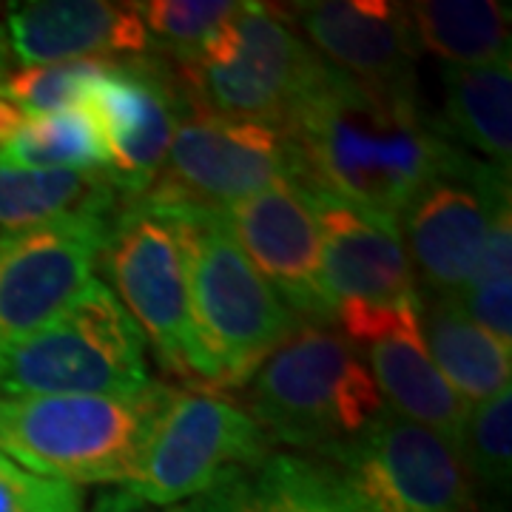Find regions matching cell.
<instances>
[{
  "mask_svg": "<svg viewBox=\"0 0 512 512\" xmlns=\"http://www.w3.org/2000/svg\"><path fill=\"white\" fill-rule=\"evenodd\" d=\"M282 128L296 151V183L396 231L424 185L473 157L447 140L416 89L373 86L328 60H319Z\"/></svg>",
  "mask_w": 512,
  "mask_h": 512,
  "instance_id": "cell-1",
  "label": "cell"
},
{
  "mask_svg": "<svg viewBox=\"0 0 512 512\" xmlns=\"http://www.w3.org/2000/svg\"><path fill=\"white\" fill-rule=\"evenodd\" d=\"M171 387L134 396H35L0 402V453L35 476L74 487L120 484L140 473Z\"/></svg>",
  "mask_w": 512,
  "mask_h": 512,
  "instance_id": "cell-2",
  "label": "cell"
},
{
  "mask_svg": "<svg viewBox=\"0 0 512 512\" xmlns=\"http://www.w3.org/2000/svg\"><path fill=\"white\" fill-rule=\"evenodd\" d=\"M177 208L185 228L194 328L211 365L214 390L242 387L302 322L242 254L214 208Z\"/></svg>",
  "mask_w": 512,
  "mask_h": 512,
  "instance_id": "cell-3",
  "label": "cell"
},
{
  "mask_svg": "<svg viewBox=\"0 0 512 512\" xmlns=\"http://www.w3.org/2000/svg\"><path fill=\"white\" fill-rule=\"evenodd\" d=\"M151 384L146 336L100 279L49 325L0 345V402L134 396Z\"/></svg>",
  "mask_w": 512,
  "mask_h": 512,
  "instance_id": "cell-4",
  "label": "cell"
},
{
  "mask_svg": "<svg viewBox=\"0 0 512 512\" xmlns=\"http://www.w3.org/2000/svg\"><path fill=\"white\" fill-rule=\"evenodd\" d=\"M359 348L342 333L302 325L251 379L248 416L268 441L322 453L382 413Z\"/></svg>",
  "mask_w": 512,
  "mask_h": 512,
  "instance_id": "cell-5",
  "label": "cell"
},
{
  "mask_svg": "<svg viewBox=\"0 0 512 512\" xmlns=\"http://www.w3.org/2000/svg\"><path fill=\"white\" fill-rule=\"evenodd\" d=\"M322 57L268 3H239L197 52L174 57L191 111L282 126Z\"/></svg>",
  "mask_w": 512,
  "mask_h": 512,
  "instance_id": "cell-6",
  "label": "cell"
},
{
  "mask_svg": "<svg viewBox=\"0 0 512 512\" xmlns=\"http://www.w3.org/2000/svg\"><path fill=\"white\" fill-rule=\"evenodd\" d=\"M100 265L120 293V305L151 339L160 365L180 379L214 390L211 365L191 313L180 208L148 197L126 202L111 225Z\"/></svg>",
  "mask_w": 512,
  "mask_h": 512,
  "instance_id": "cell-7",
  "label": "cell"
},
{
  "mask_svg": "<svg viewBox=\"0 0 512 512\" xmlns=\"http://www.w3.org/2000/svg\"><path fill=\"white\" fill-rule=\"evenodd\" d=\"M319 456L345 478L365 512L476 510L458 447L390 407Z\"/></svg>",
  "mask_w": 512,
  "mask_h": 512,
  "instance_id": "cell-8",
  "label": "cell"
},
{
  "mask_svg": "<svg viewBox=\"0 0 512 512\" xmlns=\"http://www.w3.org/2000/svg\"><path fill=\"white\" fill-rule=\"evenodd\" d=\"M271 441L234 402L171 390L154 421L140 473L123 490L148 504H180L237 473H254Z\"/></svg>",
  "mask_w": 512,
  "mask_h": 512,
  "instance_id": "cell-9",
  "label": "cell"
},
{
  "mask_svg": "<svg viewBox=\"0 0 512 512\" xmlns=\"http://www.w3.org/2000/svg\"><path fill=\"white\" fill-rule=\"evenodd\" d=\"M285 180H296V151L285 128L191 111L171 140L157 183L143 197L222 208Z\"/></svg>",
  "mask_w": 512,
  "mask_h": 512,
  "instance_id": "cell-10",
  "label": "cell"
},
{
  "mask_svg": "<svg viewBox=\"0 0 512 512\" xmlns=\"http://www.w3.org/2000/svg\"><path fill=\"white\" fill-rule=\"evenodd\" d=\"M106 148V177L126 202L157 183L177 128L191 114L174 66L163 57L114 60L83 94Z\"/></svg>",
  "mask_w": 512,
  "mask_h": 512,
  "instance_id": "cell-11",
  "label": "cell"
},
{
  "mask_svg": "<svg viewBox=\"0 0 512 512\" xmlns=\"http://www.w3.org/2000/svg\"><path fill=\"white\" fill-rule=\"evenodd\" d=\"M507 202L510 174L478 157L424 185L399 217L404 251L419 274L416 288L458 299L476 271L498 208Z\"/></svg>",
  "mask_w": 512,
  "mask_h": 512,
  "instance_id": "cell-12",
  "label": "cell"
},
{
  "mask_svg": "<svg viewBox=\"0 0 512 512\" xmlns=\"http://www.w3.org/2000/svg\"><path fill=\"white\" fill-rule=\"evenodd\" d=\"M259 276L299 322L336 325V305L322 279V234L311 191L296 180L214 208Z\"/></svg>",
  "mask_w": 512,
  "mask_h": 512,
  "instance_id": "cell-13",
  "label": "cell"
},
{
  "mask_svg": "<svg viewBox=\"0 0 512 512\" xmlns=\"http://www.w3.org/2000/svg\"><path fill=\"white\" fill-rule=\"evenodd\" d=\"M114 222H66L0 245V345L49 325L92 282Z\"/></svg>",
  "mask_w": 512,
  "mask_h": 512,
  "instance_id": "cell-14",
  "label": "cell"
},
{
  "mask_svg": "<svg viewBox=\"0 0 512 512\" xmlns=\"http://www.w3.org/2000/svg\"><path fill=\"white\" fill-rule=\"evenodd\" d=\"M311 197L322 234V279L336 316L416 305L419 288L402 234L330 194L311 191Z\"/></svg>",
  "mask_w": 512,
  "mask_h": 512,
  "instance_id": "cell-15",
  "label": "cell"
},
{
  "mask_svg": "<svg viewBox=\"0 0 512 512\" xmlns=\"http://www.w3.org/2000/svg\"><path fill=\"white\" fill-rule=\"evenodd\" d=\"M322 60L333 69L384 89H416L419 43L404 3L322 0L293 6Z\"/></svg>",
  "mask_w": 512,
  "mask_h": 512,
  "instance_id": "cell-16",
  "label": "cell"
},
{
  "mask_svg": "<svg viewBox=\"0 0 512 512\" xmlns=\"http://www.w3.org/2000/svg\"><path fill=\"white\" fill-rule=\"evenodd\" d=\"M9 55L23 66L143 57L151 46L131 3L32 0L9 6L3 23Z\"/></svg>",
  "mask_w": 512,
  "mask_h": 512,
  "instance_id": "cell-17",
  "label": "cell"
},
{
  "mask_svg": "<svg viewBox=\"0 0 512 512\" xmlns=\"http://www.w3.org/2000/svg\"><path fill=\"white\" fill-rule=\"evenodd\" d=\"M362 348L370 362L376 390L382 399H387L390 410L439 433L441 439L458 447L470 404L447 384L436 362L430 359L416 311L402 316L393 328L379 333Z\"/></svg>",
  "mask_w": 512,
  "mask_h": 512,
  "instance_id": "cell-18",
  "label": "cell"
},
{
  "mask_svg": "<svg viewBox=\"0 0 512 512\" xmlns=\"http://www.w3.org/2000/svg\"><path fill=\"white\" fill-rule=\"evenodd\" d=\"M123 205L106 171H37L0 163V245L66 222H114Z\"/></svg>",
  "mask_w": 512,
  "mask_h": 512,
  "instance_id": "cell-19",
  "label": "cell"
},
{
  "mask_svg": "<svg viewBox=\"0 0 512 512\" xmlns=\"http://www.w3.org/2000/svg\"><path fill=\"white\" fill-rule=\"evenodd\" d=\"M444 111L439 128L461 151L481 157L498 171L512 168V63L510 57L484 66H444Z\"/></svg>",
  "mask_w": 512,
  "mask_h": 512,
  "instance_id": "cell-20",
  "label": "cell"
},
{
  "mask_svg": "<svg viewBox=\"0 0 512 512\" xmlns=\"http://www.w3.org/2000/svg\"><path fill=\"white\" fill-rule=\"evenodd\" d=\"M416 316L430 359L470 407L510 387L512 348L476 325L456 299L419 291Z\"/></svg>",
  "mask_w": 512,
  "mask_h": 512,
  "instance_id": "cell-21",
  "label": "cell"
},
{
  "mask_svg": "<svg viewBox=\"0 0 512 512\" xmlns=\"http://www.w3.org/2000/svg\"><path fill=\"white\" fill-rule=\"evenodd\" d=\"M419 49L444 66H484L510 57V3L498 0H419L404 3Z\"/></svg>",
  "mask_w": 512,
  "mask_h": 512,
  "instance_id": "cell-22",
  "label": "cell"
},
{
  "mask_svg": "<svg viewBox=\"0 0 512 512\" xmlns=\"http://www.w3.org/2000/svg\"><path fill=\"white\" fill-rule=\"evenodd\" d=\"M248 512H365L328 461L268 456L248 476Z\"/></svg>",
  "mask_w": 512,
  "mask_h": 512,
  "instance_id": "cell-23",
  "label": "cell"
},
{
  "mask_svg": "<svg viewBox=\"0 0 512 512\" xmlns=\"http://www.w3.org/2000/svg\"><path fill=\"white\" fill-rule=\"evenodd\" d=\"M0 163L37 171H106L109 157L86 109L32 114L20 134L0 151Z\"/></svg>",
  "mask_w": 512,
  "mask_h": 512,
  "instance_id": "cell-24",
  "label": "cell"
},
{
  "mask_svg": "<svg viewBox=\"0 0 512 512\" xmlns=\"http://www.w3.org/2000/svg\"><path fill=\"white\" fill-rule=\"evenodd\" d=\"M458 453L464 461L473 495H484L493 504L510 498L512 387H504L487 402L470 407Z\"/></svg>",
  "mask_w": 512,
  "mask_h": 512,
  "instance_id": "cell-25",
  "label": "cell"
},
{
  "mask_svg": "<svg viewBox=\"0 0 512 512\" xmlns=\"http://www.w3.org/2000/svg\"><path fill=\"white\" fill-rule=\"evenodd\" d=\"M476 325L512 348V208H498L467 288L456 299Z\"/></svg>",
  "mask_w": 512,
  "mask_h": 512,
  "instance_id": "cell-26",
  "label": "cell"
},
{
  "mask_svg": "<svg viewBox=\"0 0 512 512\" xmlns=\"http://www.w3.org/2000/svg\"><path fill=\"white\" fill-rule=\"evenodd\" d=\"M114 60H72V63H40L23 66L0 80V94L18 103L29 114H57L80 109L83 94Z\"/></svg>",
  "mask_w": 512,
  "mask_h": 512,
  "instance_id": "cell-27",
  "label": "cell"
},
{
  "mask_svg": "<svg viewBox=\"0 0 512 512\" xmlns=\"http://www.w3.org/2000/svg\"><path fill=\"white\" fill-rule=\"evenodd\" d=\"M140 15L148 37L174 57L197 52L208 37L220 29L225 20L237 12L234 0H148L131 3Z\"/></svg>",
  "mask_w": 512,
  "mask_h": 512,
  "instance_id": "cell-28",
  "label": "cell"
},
{
  "mask_svg": "<svg viewBox=\"0 0 512 512\" xmlns=\"http://www.w3.org/2000/svg\"><path fill=\"white\" fill-rule=\"evenodd\" d=\"M0 512H83V490L35 476L0 453Z\"/></svg>",
  "mask_w": 512,
  "mask_h": 512,
  "instance_id": "cell-29",
  "label": "cell"
},
{
  "mask_svg": "<svg viewBox=\"0 0 512 512\" xmlns=\"http://www.w3.org/2000/svg\"><path fill=\"white\" fill-rule=\"evenodd\" d=\"M248 476L251 473L228 476L202 495H194L180 504H165V507L148 504L123 487L106 490L97 495L92 512H248Z\"/></svg>",
  "mask_w": 512,
  "mask_h": 512,
  "instance_id": "cell-30",
  "label": "cell"
},
{
  "mask_svg": "<svg viewBox=\"0 0 512 512\" xmlns=\"http://www.w3.org/2000/svg\"><path fill=\"white\" fill-rule=\"evenodd\" d=\"M29 117H32L29 111H23L18 103L0 94V151L18 137L20 128L29 123Z\"/></svg>",
  "mask_w": 512,
  "mask_h": 512,
  "instance_id": "cell-31",
  "label": "cell"
},
{
  "mask_svg": "<svg viewBox=\"0 0 512 512\" xmlns=\"http://www.w3.org/2000/svg\"><path fill=\"white\" fill-rule=\"evenodd\" d=\"M9 63H12V55H9V46H6V35H3V26H0V80L9 74Z\"/></svg>",
  "mask_w": 512,
  "mask_h": 512,
  "instance_id": "cell-32",
  "label": "cell"
}]
</instances>
